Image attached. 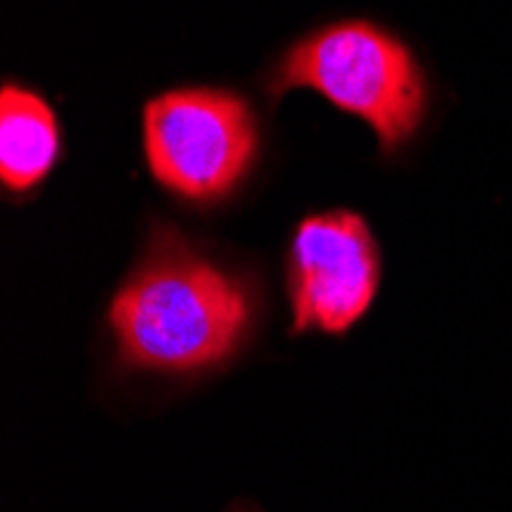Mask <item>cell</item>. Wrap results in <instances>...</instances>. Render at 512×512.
<instances>
[{
    "instance_id": "1",
    "label": "cell",
    "mask_w": 512,
    "mask_h": 512,
    "mask_svg": "<svg viewBox=\"0 0 512 512\" xmlns=\"http://www.w3.org/2000/svg\"><path fill=\"white\" fill-rule=\"evenodd\" d=\"M120 359L151 371H203L234 353L252 325L246 283L194 249L175 227H154L142 261L111 301Z\"/></svg>"
},
{
    "instance_id": "2",
    "label": "cell",
    "mask_w": 512,
    "mask_h": 512,
    "mask_svg": "<svg viewBox=\"0 0 512 512\" xmlns=\"http://www.w3.org/2000/svg\"><path fill=\"white\" fill-rule=\"evenodd\" d=\"M279 96L313 89L371 126L384 157H396L430 114V80L411 46L371 19H338L289 43L264 74Z\"/></svg>"
},
{
    "instance_id": "3",
    "label": "cell",
    "mask_w": 512,
    "mask_h": 512,
    "mask_svg": "<svg viewBox=\"0 0 512 512\" xmlns=\"http://www.w3.org/2000/svg\"><path fill=\"white\" fill-rule=\"evenodd\" d=\"M142 151L163 191L209 206L234 194L261 154L249 99L227 86H178L142 111Z\"/></svg>"
},
{
    "instance_id": "4",
    "label": "cell",
    "mask_w": 512,
    "mask_h": 512,
    "mask_svg": "<svg viewBox=\"0 0 512 512\" xmlns=\"http://www.w3.org/2000/svg\"><path fill=\"white\" fill-rule=\"evenodd\" d=\"M286 283L295 332L344 335L365 316L381 283V258L365 218L347 209L307 215L289 246Z\"/></svg>"
},
{
    "instance_id": "5",
    "label": "cell",
    "mask_w": 512,
    "mask_h": 512,
    "mask_svg": "<svg viewBox=\"0 0 512 512\" xmlns=\"http://www.w3.org/2000/svg\"><path fill=\"white\" fill-rule=\"evenodd\" d=\"M62 154L59 120L40 92L7 80L0 89V181L7 194H28Z\"/></svg>"
}]
</instances>
